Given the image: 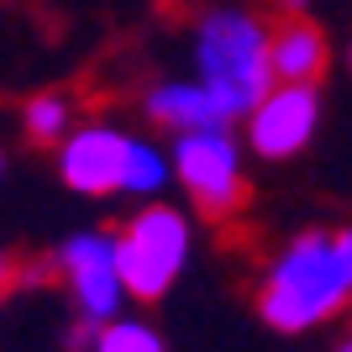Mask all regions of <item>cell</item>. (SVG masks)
I'll use <instances>...</instances> for the list:
<instances>
[{"instance_id":"5","label":"cell","mask_w":352,"mask_h":352,"mask_svg":"<svg viewBox=\"0 0 352 352\" xmlns=\"http://www.w3.org/2000/svg\"><path fill=\"white\" fill-rule=\"evenodd\" d=\"M58 274L69 284L74 305L89 326H111L121 321V305L132 300L126 279H121V252H116V236L105 232H79L58 248Z\"/></svg>"},{"instance_id":"8","label":"cell","mask_w":352,"mask_h":352,"mask_svg":"<svg viewBox=\"0 0 352 352\" xmlns=\"http://www.w3.org/2000/svg\"><path fill=\"white\" fill-rule=\"evenodd\" d=\"M147 116L158 121V126H168L174 137L184 132H216V126H226V105L210 95L200 79H163V85L147 89Z\"/></svg>"},{"instance_id":"2","label":"cell","mask_w":352,"mask_h":352,"mask_svg":"<svg viewBox=\"0 0 352 352\" xmlns=\"http://www.w3.org/2000/svg\"><path fill=\"white\" fill-rule=\"evenodd\" d=\"M352 300V279L342 268L337 236L305 232L274 258L263 289H258V310L274 331H310L326 316H337Z\"/></svg>"},{"instance_id":"12","label":"cell","mask_w":352,"mask_h":352,"mask_svg":"<svg viewBox=\"0 0 352 352\" xmlns=\"http://www.w3.org/2000/svg\"><path fill=\"white\" fill-rule=\"evenodd\" d=\"M89 352H168V347H163V337L153 331V326L121 316V321L100 326V331L89 337Z\"/></svg>"},{"instance_id":"6","label":"cell","mask_w":352,"mask_h":352,"mask_svg":"<svg viewBox=\"0 0 352 352\" xmlns=\"http://www.w3.org/2000/svg\"><path fill=\"white\" fill-rule=\"evenodd\" d=\"M321 126V95L316 85H279L258 111L248 116V147L258 158H294L305 153Z\"/></svg>"},{"instance_id":"11","label":"cell","mask_w":352,"mask_h":352,"mask_svg":"<svg viewBox=\"0 0 352 352\" xmlns=\"http://www.w3.org/2000/svg\"><path fill=\"white\" fill-rule=\"evenodd\" d=\"M168 174H174V153H163V147L132 137V158H126V184H121V195L158 200V190L168 184Z\"/></svg>"},{"instance_id":"15","label":"cell","mask_w":352,"mask_h":352,"mask_svg":"<svg viewBox=\"0 0 352 352\" xmlns=\"http://www.w3.org/2000/svg\"><path fill=\"white\" fill-rule=\"evenodd\" d=\"M337 352H352V337H347V342H342V347H337Z\"/></svg>"},{"instance_id":"1","label":"cell","mask_w":352,"mask_h":352,"mask_svg":"<svg viewBox=\"0 0 352 352\" xmlns=\"http://www.w3.org/2000/svg\"><path fill=\"white\" fill-rule=\"evenodd\" d=\"M195 69H200V85L226 105L232 121L252 116L279 89V74H274V32L263 27L258 11H242V6L206 11L200 27H195Z\"/></svg>"},{"instance_id":"7","label":"cell","mask_w":352,"mask_h":352,"mask_svg":"<svg viewBox=\"0 0 352 352\" xmlns=\"http://www.w3.org/2000/svg\"><path fill=\"white\" fill-rule=\"evenodd\" d=\"M126 158H132V137L116 126H79L58 147V174L79 195H116L126 184Z\"/></svg>"},{"instance_id":"3","label":"cell","mask_w":352,"mask_h":352,"mask_svg":"<svg viewBox=\"0 0 352 352\" xmlns=\"http://www.w3.org/2000/svg\"><path fill=\"white\" fill-rule=\"evenodd\" d=\"M116 252H121V279L132 289V300H163V294L174 289V279L184 274V258H190V221L184 210L163 206H142L132 221H126V232L116 236Z\"/></svg>"},{"instance_id":"14","label":"cell","mask_w":352,"mask_h":352,"mask_svg":"<svg viewBox=\"0 0 352 352\" xmlns=\"http://www.w3.org/2000/svg\"><path fill=\"white\" fill-rule=\"evenodd\" d=\"M279 6H284V11H289V16H305L310 6H316V0H279Z\"/></svg>"},{"instance_id":"9","label":"cell","mask_w":352,"mask_h":352,"mask_svg":"<svg viewBox=\"0 0 352 352\" xmlns=\"http://www.w3.org/2000/svg\"><path fill=\"white\" fill-rule=\"evenodd\" d=\"M331 63V43L310 16H289L274 27V74L279 85H316Z\"/></svg>"},{"instance_id":"4","label":"cell","mask_w":352,"mask_h":352,"mask_svg":"<svg viewBox=\"0 0 352 352\" xmlns=\"http://www.w3.org/2000/svg\"><path fill=\"white\" fill-rule=\"evenodd\" d=\"M174 174H179V184L190 190V200L200 206V216H210V221H226L242 200H248L242 153H236V142H232L226 126L179 137L174 142Z\"/></svg>"},{"instance_id":"13","label":"cell","mask_w":352,"mask_h":352,"mask_svg":"<svg viewBox=\"0 0 352 352\" xmlns=\"http://www.w3.org/2000/svg\"><path fill=\"white\" fill-rule=\"evenodd\" d=\"M337 252H342V268H347V279H352V232L337 236Z\"/></svg>"},{"instance_id":"10","label":"cell","mask_w":352,"mask_h":352,"mask_svg":"<svg viewBox=\"0 0 352 352\" xmlns=\"http://www.w3.org/2000/svg\"><path fill=\"white\" fill-rule=\"evenodd\" d=\"M21 126H27L32 142H69L74 137V100L58 95V89H47V95H32L21 105Z\"/></svg>"}]
</instances>
